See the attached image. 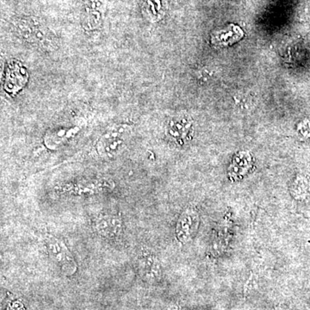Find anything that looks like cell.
Returning a JSON list of instances; mask_svg holds the SVG:
<instances>
[{"label": "cell", "mask_w": 310, "mask_h": 310, "mask_svg": "<svg viewBox=\"0 0 310 310\" xmlns=\"http://www.w3.org/2000/svg\"><path fill=\"white\" fill-rule=\"evenodd\" d=\"M123 131L118 130L111 131L102 136L98 142L99 153L105 157H112L118 152L123 143Z\"/></svg>", "instance_id": "3957f363"}, {"label": "cell", "mask_w": 310, "mask_h": 310, "mask_svg": "<svg viewBox=\"0 0 310 310\" xmlns=\"http://www.w3.org/2000/svg\"><path fill=\"white\" fill-rule=\"evenodd\" d=\"M121 219L116 216H104L97 222V228L102 236H114L121 230Z\"/></svg>", "instance_id": "277c9868"}, {"label": "cell", "mask_w": 310, "mask_h": 310, "mask_svg": "<svg viewBox=\"0 0 310 310\" xmlns=\"http://www.w3.org/2000/svg\"><path fill=\"white\" fill-rule=\"evenodd\" d=\"M28 77V72L22 64L17 61L10 62L6 68L4 88L9 94L14 96L24 87Z\"/></svg>", "instance_id": "7a4b0ae2"}, {"label": "cell", "mask_w": 310, "mask_h": 310, "mask_svg": "<svg viewBox=\"0 0 310 310\" xmlns=\"http://www.w3.org/2000/svg\"><path fill=\"white\" fill-rule=\"evenodd\" d=\"M72 135V131H59L56 134H51L50 136H47V138L46 140L47 144L49 145L50 147L55 148L56 145H58V143H61L62 141L67 140L66 137H71Z\"/></svg>", "instance_id": "5b68a950"}, {"label": "cell", "mask_w": 310, "mask_h": 310, "mask_svg": "<svg viewBox=\"0 0 310 310\" xmlns=\"http://www.w3.org/2000/svg\"><path fill=\"white\" fill-rule=\"evenodd\" d=\"M46 244L50 257L67 271L74 272L77 268L74 260L67 247L54 236H46Z\"/></svg>", "instance_id": "6da1fadb"}]
</instances>
